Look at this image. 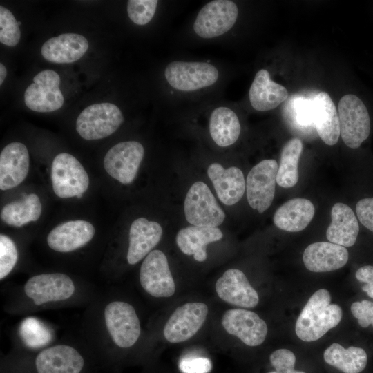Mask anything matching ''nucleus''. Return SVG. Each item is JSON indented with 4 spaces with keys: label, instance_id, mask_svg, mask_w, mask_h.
Returning a JSON list of instances; mask_svg holds the SVG:
<instances>
[{
    "label": "nucleus",
    "instance_id": "nucleus-12",
    "mask_svg": "<svg viewBox=\"0 0 373 373\" xmlns=\"http://www.w3.org/2000/svg\"><path fill=\"white\" fill-rule=\"evenodd\" d=\"M142 288L156 298L170 297L175 291L166 255L160 250L151 251L144 260L140 273Z\"/></svg>",
    "mask_w": 373,
    "mask_h": 373
},
{
    "label": "nucleus",
    "instance_id": "nucleus-40",
    "mask_svg": "<svg viewBox=\"0 0 373 373\" xmlns=\"http://www.w3.org/2000/svg\"><path fill=\"white\" fill-rule=\"evenodd\" d=\"M269 360L275 369L294 367L296 356L291 351L281 348L274 351L270 355Z\"/></svg>",
    "mask_w": 373,
    "mask_h": 373
},
{
    "label": "nucleus",
    "instance_id": "nucleus-27",
    "mask_svg": "<svg viewBox=\"0 0 373 373\" xmlns=\"http://www.w3.org/2000/svg\"><path fill=\"white\" fill-rule=\"evenodd\" d=\"M331 218V223L326 231L327 240L343 247L354 245L359 232V226L352 209L344 203L336 202L332 208Z\"/></svg>",
    "mask_w": 373,
    "mask_h": 373
},
{
    "label": "nucleus",
    "instance_id": "nucleus-44",
    "mask_svg": "<svg viewBox=\"0 0 373 373\" xmlns=\"http://www.w3.org/2000/svg\"><path fill=\"white\" fill-rule=\"evenodd\" d=\"M7 75V70L3 64H0V84L1 85Z\"/></svg>",
    "mask_w": 373,
    "mask_h": 373
},
{
    "label": "nucleus",
    "instance_id": "nucleus-23",
    "mask_svg": "<svg viewBox=\"0 0 373 373\" xmlns=\"http://www.w3.org/2000/svg\"><path fill=\"white\" fill-rule=\"evenodd\" d=\"M88 42L82 35L64 33L47 40L41 49L43 57L52 63L70 64L79 59L87 51Z\"/></svg>",
    "mask_w": 373,
    "mask_h": 373
},
{
    "label": "nucleus",
    "instance_id": "nucleus-7",
    "mask_svg": "<svg viewBox=\"0 0 373 373\" xmlns=\"http://www.w3.org/2000/svg\"><path fill=\"white\" fill-rule=\"evenodd\" d=\"M238 8L230 0H213L198 12L193 22L194 32L203 39H212L229 31L236 23Z\"/></svg>",
    "mask_w": 373,
    "mask_h": 373
},
{
    "label": "nucleus",
    "instance_id": "nucleus-4",
    "mask_svg": "<svg viewBox=\"0 0 373 373\" xmlns=\"http://www.w3.org/2000/svg\"><path fill=\"white\" fill-rule=\"evenodd\" d=\"M343 141L351 149L358 148L370 133V118L364 103L356 95L343 96L338 106Z\"/></svg>",
    "mask_w": 373,
    "mask_h": 373
},
{
    "label": "nucleus",
    "instance_id": "nucleus-30",
    "mask_svg": "<svg viewBox=\"0 0 373 373\" xmlns=\"http://www.w3.org/2000/svg\"><path fill=\"white\" fill-rule=\"evenodd\" d=\"M323 356L327 364L343 373H360L367 362V356L363 349L354 346L345 349L336 343L325 350Z\"/></svg>",
    "mask_w": 373,
    "mask_h": 373
},
{
    "label": "nucleus",
    "instance_id": "nucleus-20",
    "mask_svg": "<svg viewBox=\"0 0 373 373\" xmlns=\"http://www.w3.org/2000/svg\"><path fill=\"white\" fill-rule=\"evenodd\" d=\"M220 200L226 205H233L242 198L246 182L242 171L236 166L224 169L220 164L212 163L207 169Z\"/></svg>",
    "mask_w": 373,
    "mask_h": 373
},
{
    "label": "nucleus",
    "instance_id": "nucleus-14",
    "mask_svg": "<svg viewBox=\"0 0 373 373\" xmlns=\"http://www.w3.org/2000/svg\"><path fill=\"white\" fill-rule=\"evenodd\" d=\"M28 297L36 305L69 298L75 291L71 278L64 274H44L31 277L24 286Z\"/></svg>",
    "mask_w": 373,
    "mask_h": 373
},
{
    "label": "nucleus",
    "instance_id": "nucleus-19",
    "mask_svg": "<svg viewBox=\"0 0 373 373\" xmlns=\"http://www.w3.org/2000/svg\"><path fill=\"white\" fill-rule=\"evenodd\" d=\"M349 254L345 247L330 242H317L306 247L303 254L305 267L313 272H328L346 265Z\"/></svg>",
    "mask_w": 373,
    "mask_h": 373
},
{
    "label": "nucleus",
    "instance_id": "nucleus-13",
    "mask_svg": "<svg viewBox=\"0 0 373 373\" xmlns=\"http://www.w3.org/2000/svg\"><path fill=\"white\" fill-rule=\"evenodd\" d=\"M207 314L208 307L203 303H188L178 307L164 327V336L172 343L189 339L202 326Z\"/></svg>",
    "mask_w": 373,
    "mask_h": 373
},
{
    "label": "nucleus",
    "instance_id": "nucleus-42",
    "mask_svg": "<svg viewBox=\"0 0 373 373\" xmlns=\"http://www.w3.org/2000/svg\"><path fill=\"white\" fill-rule=\"evenodd\" d=\"M297 115L299 122L305 125L314 124L312 101H303L297 107Z\"/></svg>",
    "mask_w": 373,
    "mask_h": 373
},
{
    "label": "nucleus",
    "instance_id": "nucleus-43",
    "mask_svg": "<svg viewBox=\"0 0 373 373\" xmlns=\"http://www.w3.org/2000/svg\"><path fill=\"white\" fill-rule=\"evenodd\" d=\"M268 373H305L303 371H298L294 370V367H285V368H277L275 369V371L269 372Z\"/></svg>",
    "mask_w": 373,
    "mask_h": 373
},
{
    "label": "nucleus",
    "instance_id": "nucleus-15",
    "mask_svg": "<svg viewBox=\"0 0 373 373\" xmlns=\"http://www.w3.org/2000/svg\"><path fill=\"white\" fill-rule=\"evenodd\" d=\"M222 325L229 334L251 347L262 344L268 331L264 320L255 312L244 309L227 310L222 316Z\"/></svg>",
    "mask_w": 373,
    "mask_h": 373
},
{
    "label": "nucleus",
    "instance_id": "nucleus-31",
    "mask_svg": "<svg viewBox=\"0 0 373 373\" xmlns=\"http://www.w3.org/2000/svg\"><path fill=\"white\" fill-rule=\"evenodd\" d=\"M41 213L39 198L35 193L26 195L20 200L6 204L1 211V218L7 224L20 227L37 221Z\"/></svg>",
    "mask_w": 373,
    "mask_h": 373
},
{
    "label": "nucleus",
    "instance_id": "nucleus-16",
    "mask_svg": "<svg viewBox=\"0 0 373 373\" xmlns=\"http://www.w3.org/2000/svg\"><path fill=\"white\" fill-rule=\"evenodd\" d=\"M216 291L222 300L236 306L252 308L259 302L257 291L238 269L227 270L216 281Z\"/></svg>",
    "mask_w": 373,
    "mask_h": 373
},
{
    "label": "nucleus",
    "instance_id": "nucleus-24",
    "mask_svg": "<svg viewBox=\"0 0 373 373\" xmlns=\"http://www.w3.org/2000/svg\"><path fill=\"white\" fill-rule=\"evenodd\" d=\"M288 97L287 89L270 78L266 69L259 70L255 75L249 91L252 108L258 111H267L278 107Z\"/></svg>",
    "mask_w": 373,
    "mask_h": 373
},
{
    "label": "nucleus",
    "instance_id": "nucleus-1",
    "mask_svg": "<svg viewBox=\"0 0 373 373\" xmlns=\"http://www.w3.org/2000/svg\"><path fill=\"white\" fill-rule=\"evenodd\" d=\"M342 318V309L331 304V296L325 289L314 292L302 309L295 326L297 336L305 342L315 341L336 327Z\"/></svg>",
    "mask_w": 373,
    "mask_h": 373
},
{
    "label": "nucleus",
    "instance_id": "nucleus-36",
    "mask_svg": "<svg viewBox=\"0 0 373 373\" xmlns=\"http://www.w3.org/2000/svg\"><path fill=\"white\" fill-rule=\"evenodd\" d=\"M18 259L15 244L8 236L0 235V279L4 278L14 268Z\"/></svg>",
    "mask_w": 373,
    "mask_h": 373
},
{
    "label": "nucleus",
    "instance_id": "nucleus-37",
    "mask_svg": "<svg viewBox=\"0 0 373 373\" xmlns=\"http://www.w3.org/2000/svg\"><path fill=\"white\" fill-rule=\"evenodd\" d=\"M179 367L182 373H208L211 371L212 365L207 358L187 356L181 359Z\"/></svg>",
    "mask_w": 373,
    "mask_h": 373
},
{
    "label": "nucleus",
    "instance_id": "nucleus-5",
    "mask_svg": "<svg viewBox=\"0 0 373 373\" xmlns=\"http://www.w3.org/2000/svg\"><path fill=\"white\" fill-rule=\"evenodd\" d=\"M51 180L55 193L61 198H81L89 186L84 168L77 158L67 153H59L54 158Z\"/></svg>",
    "mask_w": 373,
    "mask_h": 373
},
{
    "label": "nucleus",
    "instance_id": "nucleus-9",
    "mask_svg": "<svg viewBox=\"0 0 373 373\" xmlns=\"http://www.w3.org/2000/svg\"><path fill=\"white\" fill-rule=\"evenodd\" d=\"M104 319L109 334L119 347H130L139 338L140 323L131 305L122 301L110 303L105 307Z\"/></svg>",
    "mask_w": 373,
    "mask_h": 373
},
{
    "label": "nucleus",
    "instance_id": "nucleus-3",
    "mask_svg": "<svg viewBox=\"0 0 373 373\" xmlns=\"http://www.w3.org/2000/svg\"><path fill=\"white\" fill-rule=\"evenodd\" d=\"M124 119L116 105L109 102L94 104L80 113L76 120V131L85 140H99L115 133Z\"/></svg>",
    "mask_w": 373,
    "mask_h": 373
},
{
    "label": "nucleus",
    "instance_id": "nucleus-26",
    "mask_svg": "<svg viewBox=\"0 0 373 373\" xmlns=\"http://www.w3.org/2000/svg\"><path fill=\"white\" fill-rule=\"evenodd\" d=\"M314 213V206L310 200L296 198L285 202L276 211L273 221L281 230L298 232L310 223Z\"/></svg>",
    "mask_w": 373,
    "mask_h": 373
},
{
    "label": "nucleus",
    "instance_id": "nucleus-34",
    "mask_svg": "<svg viewBox=\"0 0 373 373\" xmlns=\"http://www.w3.org/2000/svg\"><path fill=\"white\" fill-rule=\"evenodd\" d=\"M21 32L18 21L12 13L0 6V42L8 46H15L19 41Z\"/></svg>",
    "mask_w": 373,
    "mask_h": 373
},
{
    "label": "nucleus",
    "instance_id": "nucleus-17",
    "mask_svg": "<svg viewBox=\"0 0 373 373\" xmlns=\"http://www.w3.org/2000/svg\"><path fill=\"white\" fill-rule=\"evenodd\" d=\"M30 166L27 147L22 143L8 144L0 154V189L6 191L21 184L26 178Z\"/></svg>",
    "mask_w": 373,
    "mask_h": 373
},
{
    "label": "nucleus",
    "instance_id": "nucleus-22",
    "mask_svg": "<svg viewBox=\"0 0 373 373\" xmlns=\"http://www.w3.org/2000/svg\"><path fill=\"white\" fill-rule=\"evenodd\" d=\"M161 225L145 218L135 219L129 230L127 260L134 265L147 256L160 242L162 236Z\"/></svg>",
    "mask_w": 373,
    "mask_h": 373
},
{
    "label": "nucleus",
    "instance_id": "nucleus-38",
    "mask_svg": "<svg viewBox=\"0 0 373 373\" xmlns=\"http://www.w3.org/2000/svg\"><path fill=\"white\" fill-rule=\"evenodd\" d=\"M351 312L362 327L373 326V303L369 300L354 302L351 305Z\"/></svg>",
    "mask_w": 373,
    "mask_h": 373
},
{
    "label": "nucleus",
    "instance_id": "nucleus-33",
    "mask_svg": "<svg viewBox=\"0 0 373 373\" xmlns=\"http://www.w3.org/2000/svg\"><path fill=\"white\" fill-rule=\"evenodd\" d=\"M19 334L24 343L31 348H38L49 343L52 337L48 327L34 317L26 318L21 322Z\"/></svg>",
    "mask_w": 373,
    "mask_h": 373
},
{
    "label": "nucleus",
    "instance_id": "nucleus-28",
    "mask_svg": "<svg viewBox=\"0 0 373 373\" xmlns=\"http://www.w3.org/2000/svg\"><path fill=\"white\" fill-rule=\"evenodd\" d=\"M222 236L218 227L189 226L178 231L175 240L182 253L193 255L195 260L204 262L207 257V245L220 240Z\"/></svg>",
    "mask_w": 373,
    "mask_h": 373
},
{
    "label": "nucleus",
    "instance_id": "nucleus-32",
    "mask_svg": "<svg viewBox=\"0 0 373 373\" xmlns=\"http://www.w3.org/2000/svg\"><path fill=\"white\" fill-rule=\"evenodd\" d=\"M302 141L297 137L289 140L283 146L276 182L283 188H291L298 181V161L303 151Z\"/></svg>",
    "mask_w": 373,
    "mask_h": 373
},
{
    "label": "nucleus",
    "instance_id": "nucleus-2",
    "mask_svg": "<svg viewBox=\"0 0 373 373\" xmlns=\"http://www.w3.org/2000/svg\"><path fill=\"white\" fill-rule=\"evenodd\" d=\"M164 75L172 88L193 92L214 85L218 81L220 72L208 62L173 61L167 64Z\"/></svg>",
    "mask_w": 373,
    "mask_h": 373
},
{
    "label": "nucleus",
    "instance_id": "nucleus-41",
    "mask_svg": "<svg viewBox=\"0 0 373 373\" xmlns=\"http://www.w3.org/2000/svg\"><path fill=\"white\" fill-rule=\"evenodd\" d=\"M355 276L358 281L366 283L362 287V290L373 298V266L365 265L360 267Z\"/></svg>",
    "mask_w": 373,
    "mask_h": 373
},
{
    "label": "nucleus",
    "instance_id": "nucleus-6",
    "mask_svg": "<svg viewBox=\"0 0 373 373\" xmlns=\"http://www.w3.org/2000/svg\"><path fill=\"white\" fill-rule=\"evenodd\" d=\"M184 210L187 222L193 226L217 227L225 218L210 189L201 181L193 183L189 189Z\"/></svg>",
    "mask_w": 373,
    "mask_h": 373
},
{
    "label": "nucleus",
    "instance_id": "nucleus-39",
    "mask_svg": "<svg viewBox=\"0 0 373 373\" xmlns=\"http://www.w3.org/2000/svg\"><path fill=\"white\" fill-rule=\"evenodd\" d=\"M356 212L361 223L373 232V198L359 200L356 205Z\"/></svg>",
    "mask_w": 373,
    "mask_h": 373
},
{
    "label": "nucleus",
    "instance_id": "nucleus-11",
    "mask_svg": "<svg viewBox=\"0 0 373 373\" xmlns=\"http://www.w3.org/2000/svg\"><path fill=\"white\" fill-rule=\"evenodd\" d=\"M33 83L24 93V102L30 110L48 113L59 109L64 104V96L59 89L60 77L54 70L46 69L37 74Z\"/></svg>",
    "mask_w": 373,
    "mask_h": 373
},
{
    "label": "nucleus",
    "instance_id": "nucleus-8",
    "mask_svg": "<svg viewBox=\"0 0 373 373\" xmlns=\"http://www.w3.org/2000/svg\"><path fill=\"white\" fill-rule=\"evenodd\" d=\"M278 169L275 160L266 159L256 164L247 175V201L249 206L260 213L265 212L274 200Z\"/></svg>",
    "mask_w": 373,
    "mask_h": 373
},
{
    "label": "nucleus",
    "instance_id": "nucleus-21",
    "mask_svg": "<svg viewBox=\"0 0 373 373\" xmlns=\"http://www.w3.org/2000/svg\"><path fill=\"white\" fill-rule=\"evenodd\" d=\"M35 364L37 373H80L84 361L75 348L59 345L41 351Z\"/></svg>",
    "mask_w": 373,
    "mask_h": 373
},
{
    "label": "nucleus",
    "instance_id": "nucleus-10",
    "mask_svg": "<svg viewBox=\"0 0 373 373\" xmlns=\"http://www.w3.org/2000/svg\"><path fill=\"white\" fill-rule=\"evenodd\" d=\"M144 155V149L140 142H119L105 155L104 167L112 178L122 184H128L136 178Z\"/></svg>",
    "mask_w": 373,
    "mask_h": 373
},
{
    "label": "nucleus",
    "instance_id": "nucleus-18",
    "mask_svg": "<svg viewBox=\"0 0 373 373\" xmlns=\"http://www.w3.org/2000/svg\"><path fill=\"white\" fill-rule=\"evenodd\" d=\"M95 229L85 220H70L56 226L47 237L48 246L59 252L76 250L92 240Z\"/></svg>",
    "mask_w": 373,
    "mask_h": 373
},
{
    "label": "nucleus",
    "instance_id": "nucleus-29",
    "mask_svg": "<svg viewBox=\"0 0 373 373\" xmlns=\"http://www.w3.org/2000/svg\"><path fill=\"white\" fill-rule=\"evenodd\" d=\"M209 130L213 141L218 146L227 147L238 140L241 126L233 110L226 106H220L211 113Z\"/></svg>",
    "mask_w": 373,
    "mask_h": 373
},
{
    "label": "nucleus",
    "instance_id": "nucleus-25",
    "mask_svg": "<svg viewBox=\"0 0 373 373\" xmlns=\"http://www.w3.org/2000/svg\"><path fill=\"white\" fill-rule=\"evenodd\" d=\"M313 121L320 138L327 145L337 143L340 131L338 114L328 93L320 92L314 98Z\"/></svg>",
    "mask_w": 373,
    "mask_h": 373
},
{
    "label": "nucleus",
    "instance_id": "nucleus-35",
    "mask_svg": "<svg viewBox=\"0 0 373 373\" xmlns=\"http://www.w3.org/2000/svg\"><path fill=\"white\" fill-rule=\"evenodd\" d=\"M157 4V0H130L127 3L128 16L134 23L146 25L154 17Z\"/></svg>",
    "mask_w": 373,
    "mask_h": 373
}]
</instances>
